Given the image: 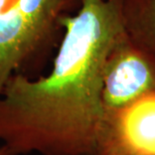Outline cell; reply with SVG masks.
Masks as SVG:
<instances>
[{
    "label": "cell",
    "instance_id": "1",
    "mask_svg": "<svg viewBox=\"0 0 155 155\" xmlns=\"http://www.w3.org/2000/svg\"><path fill=\"white\" fill-rule=\"evenodd\" d=\"M61 25L48 75H15L0 94L6 155H96L104 126V71L127 36L123 0H78L76 12Z\"/></svg>",
    "mask_w": 155,
    "mask_h": 155
},
{
    "label": "cell",
    "instance_id": "2",
    "mask_svg": "<svg viewBox=\"0 0 155 155\" xmlns=\"http://www.w3.org/2000/svg\"><path fill=\"white\" fill-rule=\"evenodd\" d=\"M74 0H0V94L15 75L35 78Z\"/></svg>",
    "mask_w": 155,
    "mask_h": 155
},
{
    "label": "cell",
    "instance_id": "3",
    "mask_svg": "<svg viewBox=\"0 0 155 155\" xmlns=\"http://www.w3.org/2000/svg\"><path fill=\"white\" fill-rule=\"evenodd\" d=\"M151 93H155V58L127 35L110 54L104 71V122Z\"/></svg>",
    "mask_w": 155,
    "mask_h": 155
},
{
    "label": "cell",
    "instance_id": "4",
    "mask_svg": "<svg viewBox=\"0 0 155 155\" xmlns=\"http://www.w3.org/2000/svg\"><path fill=\"white\" fill-rule=\"evenodd\" d=\"M96 155H155V93L105 121Z\"/></svg>",
    "mask_w": 155,
    "mask_h": 155
},
{
    "label": "cell",
    "instance_id": "5",
    "mask_svg": "<svg viewBox=\"0 0 155 155\" xmlns=\"http://www.w3.org/2000/svg\"><path fill=\"white\" fill-rule=\"evenodd\" d=\"M127 35L155 58V0H123Z\"/></svg>",
    "mask_w": 155,
    "mask_h": 155
},
{
    "label": "cell",
    "instance_id": "6",
    "mask_svg": "<svg viewBox=\"0 0 155 155\" xmlns=\"http://www.w3.org/2000/svg\"><path fill=\"white\" fill-rule=\"evenodd\" d=\"M0 155H6L5 154V150H4V148H3L1 145H0Z\"/></svg>",
    "mask_w": 155,
    "mask_h": 155
}]
</instances>
